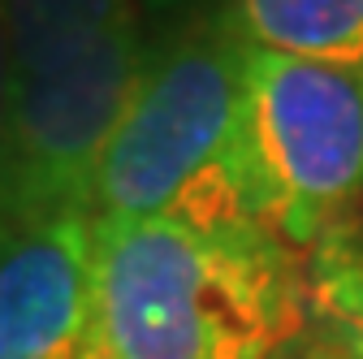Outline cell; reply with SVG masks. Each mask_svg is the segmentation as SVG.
Listing matches in <instances>:
<instances>
[{"label": "cell", "mask_w": 363, "mask_h": 359, "mask_svg": "<svg viewBox=\"0 0 363 359\" xmlns=\"http://www.w3.org/2000/svg\"><path fill=\"white\" fill-rule=\"evenodd\" d=\"M0 359H104L91 294V212L0 226Z\"/></svg>", "instance_id": "cell-5"}, {"label": "cell", "mask_w": 363, "mask_h": 359, "mask_svg": "<svg viewBox=\"0 0 363 359\" xmlns=\"http://www.w3.org/2000/svg\"><path fill=\"white\" fill-rule=\"evenodd\" d=\"M9 109H13V57H9V31L0 9V187H5V148H9Z\"/></svg>", "instance_id": "cell-9"}, {"label": "cell", "mask_w": 363, "mask_h": 359, "mask_svg": "<svg viewBox=\"0 0 363 359\" xmlns=\"http://www.w3.org/2000/svg\"><path fill=\"white\" fill-rule=\"evenodd\" d=\"M242 165L259 226L315 251L363 191V70L247 48Z\"/></svg>", "instance_id": "cell-3"}, {"label": "cell", "mask_w": 363, "mask_h": 359, "mask_svg": "<svg viewBox=\"0 0 363 359\" xmlns=\"http://www.w3.org/2000/svg\"><path fill=\"white\" fill-rule=\"evenodd\" d=\"M307 329L346 359H363V251L337 230L307 264Z\"/></svg>", "instance_id": "cell-8"}, {"label": "cell", "mask_w": 363, "mask_h": 359, "mask_svg": "<svg viewBox=\"0 0 363 359\" xmlns=\"http://www.w3.org/2000/svg\"><path fill=\"white\" fill-rule=\"evenodd\" d=\"M247 48L363 70V0H230Z\"/></svg>", "instance_id": "cell-6"}, {"label": "cell", "mask_w": 363, "mask_h": 359, "mask_svg": "<svg viewBox=\"0 0 363 359\" xmlns=\"http://www.w3.org/2000/svg\"><path fill=\"white\" fill-rule=\"evenodd\" d=\"M0 9L18 78L74 57L108 26L134 18L130 0H0Z\"/></svg>", "instance_id": "cell-7"}, {"label": "cell", "mask_w": 363, "mask_h": 359, "mask_svg": "<svg viewBox=\"0 0 363 359\" xmlns=\"http://www.w3.org/2000/svg\"><path fill=\"white\" fill-rule=\"evenodd\" d=\"M277 359H346L337 346H329L320 333H311V329H303V338H294Z\"/></svg>", "instance_id": "cell-10"}, {"label": "cell", "mask_w": 363, "mask_h": 359, "mask_svg": "<svg viewBox=\"0 0 363 359\" xmlns=\"http://www.w3.org/2000/svg\"><path fill=\"white\" fill-rule=\"evenodd\" d=\"M104 359H277L307 329V268L268 230L91 216Z\"/></svg>", "instance_id": "cell-1"}, {"label": "cell", "mask_w": 363, "mask_h": 359, "mask_svg": "<svg viewBox=\"0 0 363 359\" xmlns=\"http://www.w3.org/2000/svg\"><path fill=\"white\" fill-rule=\"evenodd\" d=\"M242 61L247 43L225 13L147 48L96 169L91 216L264 230L242 165Z\"/></svg>", "instance_id": "cell-2"}, {"label": "cell", "mask_w": 363, "mask_h": 359, "mask_svg": "<svg viewBox=\"0 0 363 359\" xmlns=\"http://www.w3.org/2000/svg\"><path fill=\"white\" fill-rule=\"evenodd\" d=\"M147 48L125 18L39 74H13L0 226L57 212H91L104 148L134 96Z\"/></svg>", "instance_id": "cell-4"}]
</instances>
